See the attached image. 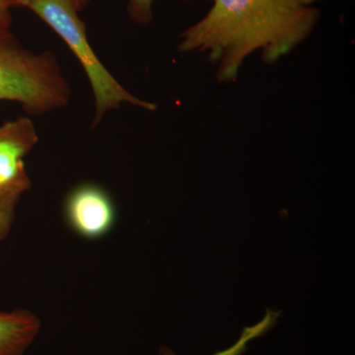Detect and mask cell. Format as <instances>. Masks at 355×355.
I'll list each match as a JSON object with an SVG mask.
<instances>
[{"mask_svg": "<svg viewBox=\"0 0 355 355\" xmlns=\"http://www.w3.org/2000/svg\"><path fill=\"white\" fill-rule=\"evenodd\" d=\"M209 12L180 35V53H202L219 83H234L246 58L260 51L273 64L303 43L319 20L298 0H214Z\"/></svg>", "mask_w": 355, "mask_h": 355, "instance_id": "1", "label": "cell"}, {"mask_svg": "<svg viewBox=\"0 0 355 355\" xmlns=\"http://www.w3.org/2000/svg\"><path fill=\"white\" fill-rule=\"evenodd\" d=\"M71 89L51 51L33 53L10 32L0 33V101L19 103L30 114L69 104Z\"/></svg>", "mask_w": 355, "mask_h": 355, "instance_id": "2", "label": "cell"}, {"mask_svg": "<svg viewBox=\"0 0 355 355\" xmlns=\"http://www.w3.org/2000/svg\"><path fill=\"white\" fill-rule=\"evenodd\" d=\"M30 9L57 33L83 65L94 94L92 128L98 127L105 114L120 109L123 104L156 111V104L128 92L103 65L89 44L85 25L79 18L78 11L69 0H39Z\"/></svg>", "mask_w": 355, "mask_h": 355, "instance_id": "3", "label": "cell"}, {"mask_svg": "<svg viewBox=\"0 0 355 355\" xmlns=\"http://www.w3.org/2000/svg\"><path fill=\"white\" fill-rule=\"evenodd\" d=\"M69 227L87 240L101 239L116 223V207L107 191L93 184H84L70 191L64 203Z\"/></svg>", "mask_w": 355, "mask_h": 355, "instance_id": "4", "label": "cell"}, {"mask_svg": "<svg viewBox=\"0 0 355 355\" xmlns=\"http://www.w3.org/2000/svg\"><path fill=\"white\" fill-rule=\"evenodd\" d=\"M38 140L36 128L27 116L0 125V186L27 176L24 158Z\"/></svg>", "mask_w": 355, "mask_h": 355, "instance_id": "5", "label": "cell"}, {"mask_svg": "<svg viewBox=\"0 0 355 355\" xmlns=\"http://www.w3.org/2000/svg\"><path fill=\"white\" fill-rule=\"evenodd\" d=\"M41 328V320L32 311L0 312V355L24 354Z\"/></svg>", "mask_w": 355, "mask_h": 355, "instance_id": "6", "label": "cell"}, {"mask_svg": "<svg viewBox=\"0 0 355 355\" xmlns=\"http://www.w3.org/2000/svg\"><path fill=\"white\" fill-rule=\"evenodd\" d=\"M30 188L31 180L28 175L13 183L0 186V242L3 241L10 232L18 203Z\"/></svg>", "mask_w": 355, "mask_h": 355, "instance_id": "7", "label": "cell"}, {"mask_svg": "<svg viewBox=\"0 0 355 355\" xmlns=\"http://www.w3.org/2000/svg\"><path fill=\"white\" fill-rule=\"evenodd\" d=\"M280 316L279 311L266 310L265 317L259 323L254 326L246 327L242 331L241 336L238 338L237 342L227 349L221 350L214 355H242L247 350L248 343L254 338L265 336L268 331L272 330L277 324ZM160 355H177L172 349L168 347H161Z\"/></svg>", "mask_w": 355, "mask_h": 355, "instance_id": "8", "label": "cell"}, {"mask_svg": "<svg viewBox=\"0 0 355 355\" xmlns=\"http://www.w3.org/2000/svg\"><path fill=\"white\" fill-rule=\"evenodd\" d=\"M154 1L155 0H128V15L137 24H149L153 20Z\"/></svg>", "mask_w": 355, "mask_h": 355, "instance_id": "9", "label": "cell"}, {"mask_svg": "<svg viewBox=\"0 0 355 355\" xmlns=\"http://www.w3.org/2000/svg\"><path fill=\"white\" fill-rule=\"evenodd\" d=\"M10 7L7 0H0V33L9 32L12 23Z\"/></svg>", "mask_w": 355, "mask_h": 355, "instance_id": "10", "label": "cell"}, {"mask_svg": "<svg viewBox=\"0 0 355 355\" xmlns=\"http://www.w3.org/2000/svg\"><path fill=\"white\" fill-rule=\"evenodd\" d=\"M10 6H22L30 8L33 4L38 2L39 0H7Z\"/></svg>", "mask_w": 355, "mask_h": 355, "instance_id": "11", "label": "cell"}, {"mask_svg": "<svg viewBox=\"0 0 355 355\" xmlns=\"http://www.w3.org/2000/svg\"><path fill=\"white\" fill-rule=\"evenodd\" d=\"M72 6L76 7L77 11L81 10L84 7L87 6L89 0H69Z\"/></svg>", "mask_w": 355, "mask_h": 355, "instance_id": "12", "label": "cell"}, {"mask_svg": "<svg viewBox=\"0 0 355 355\" xmlns=\"http://www.w3.org/2000/svg\"><path fill=\"white\" fill-rule=\"evenodd\" d=\"M299 2H301V3L304 4V6H311L313 3H314L315 1H317V0H298Z\"/></svg>", "mask_w": 355, "mask_h": 355, "instance_id": "13", "label": "cell"}]
</instances>
